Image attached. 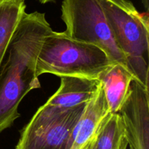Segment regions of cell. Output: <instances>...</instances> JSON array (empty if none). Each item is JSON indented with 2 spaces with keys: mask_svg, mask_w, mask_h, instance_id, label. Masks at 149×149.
Returning <instances> with one entry per match:
<instances>
[{
  "mask_svg": "<svg viewBox=\"0 0 149 149\" xmlns=\"http://www.w3.org/2000/svg\"><path fill=\"white\" fill-rule=\"evenodd\" d=\"M52 31L45 13H25L0 66V133L20 116V103L25 96L41 87L36 62L45 36Z\"/></svg>",
  "mask_w": 149,
  "mask_h": 149,
  "instance_id": "6da1fadb",
  "label": "cell"
},
{
  "mask_svg": "<svg viewBox=\"0 0 149 149\" xmlns=\"http://www.w3.org/2000/svg\"><path fill=\"white\" fill-rule=\"evenodd\" d=\"M114 63L100 48L53 30L45 36L38 55V77L50 74L97 79Z\"/></svg>",
  "mask_w": 149,
  "mask_h": 149,
  "instance_id": "7a4b0ae2",
  "label": "cell"
},
{
  "mask_svg": "<svg viewBox=\"0 0 149 149\" xmlns=\"http://www.w3.org/2000/svg\"><path fill=\"white\" fill-rule=\"evenodd\" d=\"M118 46L135 79L148 87V15L130 0H98Z\"/></svg>",
  "mask_w": 149,
  "mask_h": 149,
  "instance_id": "3957f363",
  "label": "cell"
},
{
  "mask_svg": "<svg viewBox=\"0 0 149 149\" xmlns=\"http://www.w3.org/2000/svg\"><path fill=\"white\" fill-rule=\"evenodd\" d=\"M61 19L68 37L103 49L114 63L127 69V61L116 43L98 0H63Z\"/></svg>",
  "mask_w": 149,
  "mask_h": 149,
  "instance_id": "277c9868",
  "label": "cell"
},
{
  "mask_svg": "<svg viewBox=\"0 0 149 149\" xmlns=\"http://www.w3.org/2000/svg\"><path fill=\"white\" fill-rule=\"evenodd\" d=\"M85 105L63 110L45 103L21 130L15 149H65Z\"/></svg>",
  "mask_w": 149,
  "mask_h": 149,
  "instance_id": "5b68a950",
  "label": "cell"
},
{
  "mask_svg": "<svg viewBox=\"0 0 149 149\" xmlns=\"http://www.w3.org/2000/svg\"><path fill=\"white\" fill-rule=\"evenodd\" d=\"M118 113L130 149H149L148 87L134 78Z\"/></svg>",
  "mask_w": 149,
  "mask_h": 149,
  "instance_id": "8992f818",
  "label": "cell"
},
{
  "mask_svg": "<svg viewBox=\"0 0 149 149\" xmlns=\"http://www.w3.org/2000/svg\"><path fill=\"white\" fill-rule=\"evenodd\" d=\"M101 85L94 97L86 103L81 116L73 127L65 149H81L95 135L99 125L109 113Z\"/></svg>",
  "mask_w": 149,
  "mask_h": 149,
  "instance_id": "52a82bcc",
  "label": "cell"
},
{
  "mask_svg": "<svg viewBox=\"0 0 149 149\" xmlns=\"http://www.w3.org/2000/svg\"><path fill=\"white\" fill-rule=\"evenodd\" d=\"M60 78L59 88L45 104L63 110L87 103L94 97L100 86L97 79L72 76Z\"/></svg>",
  "mask_w": 149,
  "mask_h": 149,
  "instance_id": "ba28073f",
  "label": "cell"
},
{
  "mask_svg": "<svg viewBox=\"0 0 149 149\" xmlns=\"http://www.w3.org/2000/svg\"><path fill=\"white\" fill-rule=\"evenodd\" d=\"M135 76L119 63H113L99 76L110 113H118L125 101Z\"/></svg>",
  "mask_w": 149,
  "mask_h": 149,
  "instance_id": "9c48e42d",
  "label": "cell"
},
{
  "mask_svg": "<svg viewBox=\"0 0 149 149\" xmlns=\"http://www.w3.org/2000/svg\"><path fill=\"white\" fill-rule=\"evenodd\" d=\"M26 8L25 0H0V66Z\"/></svg>",
  "mask_w": 149,
  "mask_h": 149,
  "instance_id": "30bf717a",
  "label": "cell"
},
{
  "mask_svg": "<svg viewBox=\"0 0 149 149\" xmlns=\"http://www.w3.org/2000/svg\"><path fill=\"white\" fill-rule=\"evenodd\" d=\"M125 137L123 122L119 113L109 112L95 135L93 149H118Z\"/></svg>",
  "mask_w": 149,
  "mask_h": 149,
  "instance_id": "8fae6325",
  "label": "cell"
},
{
  "mask_svg": "<svg viewBox=\"0 0 149 149\" xmlns=\"http://www.w3.org/2000/svg\"><path fill=\"white\" fill-rule=\"evenodd\" d=\"M94 137L87 144H85L81 149H93V140H94Z\"/></svg>",
  "mask_w": 149,
  "mask_h": 149,
  "instance_id": "7c38bea8",
  "label": "cell"
},
{
  "mask_svg": "<svg viewBox=\"0 0 149 149\" xmlns=\"http://www.w3.org/2000/svg\"><path fill=\"white\" fill-rule=\"evenodd\" d=\"M127 147H128V144H127V140L126 138H124L123 140H122V143H121L120 146H119V148L118 149H127Z\"/></svg>",
  "mask_w": 149,
  "mask_h": 149,
  "instance_id": "4fadbf2b",
  "label": "cell"
},
{
  "mask_svg": "<svg viewBox=\"0 0 149 149\" xmlns=\"http://www.w3.org/2000/svg\"><path fill=\"white\" fill-rule=\"evenodd\" d=\"M141 1H142V4H143L146 10V13H148L149 8V0H141Z\"/></svg>",
  "mask_w": 149,
  "mask_h": 149,
  "instance_id": "5bb4252c",
  "label": "cell"
},
{
  "mask_svg": "<svg viewBox=\"0 0 149 149\" xmlns=\"http://www.w3.org/2000/svg\"><path fill=\"white\" fill-rule=\"evenodd\" d=\"M39 3L42 4H47V3H51V2H55V0H37Z\"/></svg>",
  "mask_w": 149,
  "mask_h": 149,
  "instance_id": "9a60e30c",
  "label": "cell"
}]
</instances>
